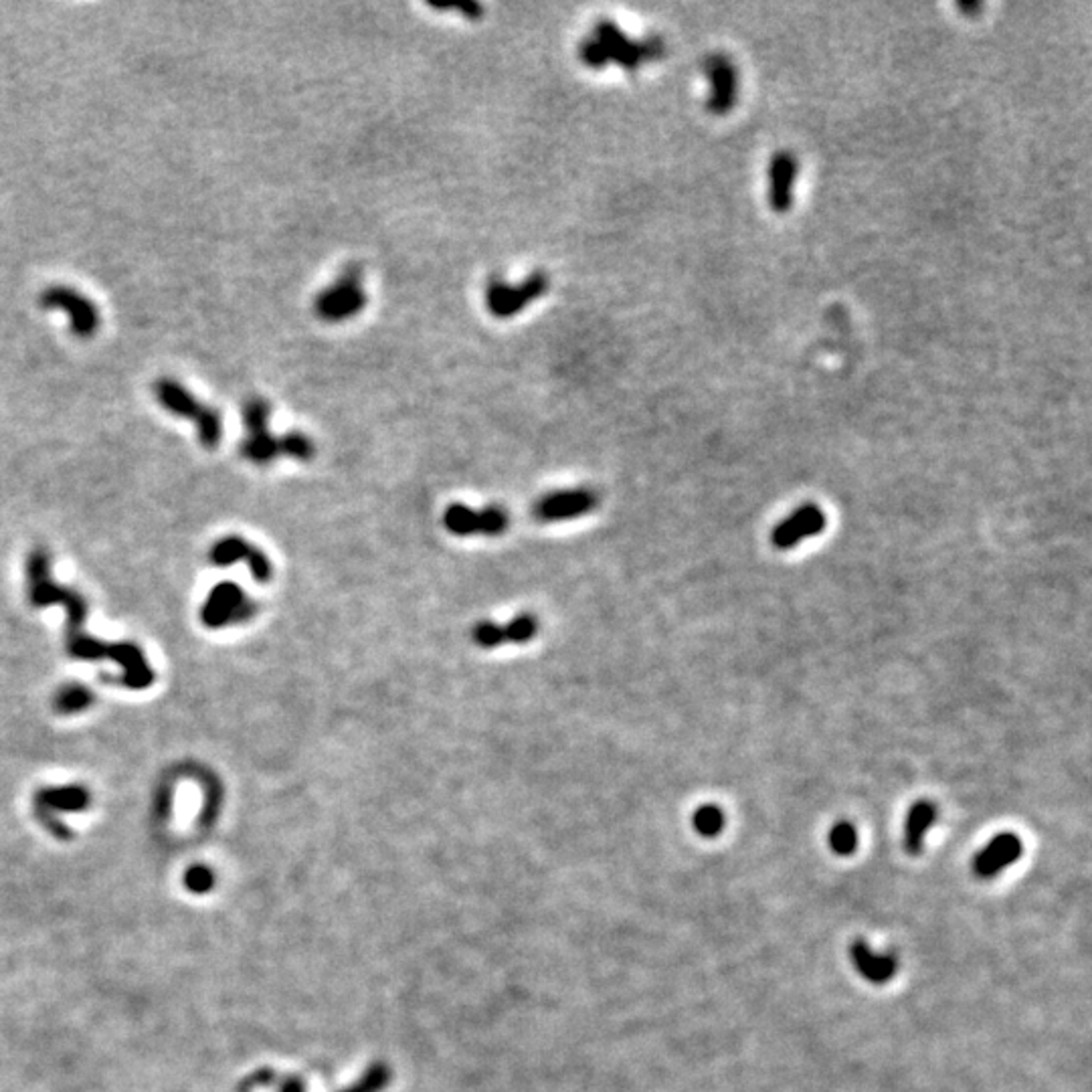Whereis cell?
Wrapping results in <instances>:
<instances>
[{"label": "cell", "instance_id": "obj_1", "mask_svg": "<svg viewBox=\"0 0 1092 1092\" xmlns=\"http://www.w3.org/2000/svg\"><path fill=\"white\" fill-rule=\"evenodd\" d=\"M27 589L32 607L63 605L67 609V654L76 660H105L110 658L124 667L120 684L130 690H144L154 682V672L148 665L143 650L134 644H103L87 633L84 623L87 619L86 599L67 587L51 581V558L45 548H34L27 558Z\"/></svg>", "mask_w": 1092, "mask_h": 1092}, {"label": "cell", "instance_id": "obj_2", "mask_svg": "<svg viewBox=\"0 0 1092 1092\" xmlns=\"http://www.w3.org/2000/svg\"><path fill=\"white\" fill-rule=\"evenodd\" d=\"M663 53V45L660 39H648L636 43L627 39L621 29L609 21H599L591 34L581 41L579 45V59L589 69H603L607 63L615 61L623 69H638L644 61L658 59Z\"/></svg>", "mask_w": 1092, "mask_h": 1092}, {"label": "cell", "instance_id": "obj_3", "mask_svg": "<svg viewBox=\"0 0 1092 1092\" xmlns=\"http://www.w3.org/2000/svg\"><path fill=\"white\" fill-rule=\"evenodd\" d=\"M154 395L158 403L172 415L193 419L197 426L199 441L206 449H215L223 437V417L217 409L201 403L189 389L168 376H162L154 382Z\"/></svg>", "mask_w": 1092, "mask_h": 1092}, {"label": "cell", "instance_id": "obj_4", "mask_svg": "<svg viewBox=\"0 0 1092 1092\" xmlns=\"http://www.w3.org/2000/svg\"><path fill=\"white\" fill-rule=\"evenodd\" d=\"M369 298L363 288V269L359 265H346L334 284L324 288L314 300V312L320 320L338 324L359 316Z\"/></svg>", "mask_w": 1092, "mask_h": 1092}, {"label": "cell", "instance_id": "obj_5", "mask_svg": "<svg viewBox=\"0 0 1092 1092\" xmlns=\"http://www.w3.org/2000/svg\"><path fill=\"white\" fill-rule=\"evenodd\" d=\"M550 279L545 271H535L528 275L522 284L512 286L500 275L489 277L486 286V306L494 318L508 320L526 310L533 302L548 292Z\"/></svg>", "mask_w": 1092, "mask_h": 1092}, {"label": "cell", "instance_id": "obj_6", "mask_svg": "<svg viewBox=\"0 0 1092 1092\" xmlns=\"http://www.w3.org/2000/svg\"><path fill=\"white\" fill-rule=\"evenodd\" d=\"M269 415L271 405L261 397H252L243 405V423L248 435L241 443V453L245 460L258 466L271 464L275 457L281 455L279 437L269 431Z\"/></svg>", "mask_w": 1092, "mask_h": 1092}, {"label": "cell", "instance_id": "obj_7", "mask_svg": "<svg viewBox=\"0 0 1092 1092\" xmlns=\"http://www.w3.org/2000/svg\"><path fill=\"white\" fill-rule=\"evenodd\" d=\"M39 304L45 310H59L67 316L69 330L78 338H91L99 330L101 318L97 306L69 286H49L41 292Z\"/></svg>", "mask_w": 1092, "mask_h": 1092}, {"label": "cell", "instance_id": "obj_8", "mask_svg": "<svg viewBox=\"0 0 1092 1092\" xmlns=\"http://www.w3.org/2000/svg\"><path fill=\"white\" fill-rule=\"evenodd\" d=\"M256 611L258 605L248 595H245V591L239 585L231 581H223L208 593L206 602L201 609V619L206 627L219 629V627L250 621L256 615Z\"/></svg>", "mask_w": 1092, "mask_h": 1092}, {"label": "cell", "instance_id": "obj_9", "mask_svg": "<svg viewBox=\"0 0 1092 1092\" xmlns=\"http://www.w3.org/2000/svg\"><path fill=\"white\" fill-rule=\"evenodd\" d=\"M91 803V795L84 785H61V787H43L34 793L32 807L37 820L57 837H69L72 833L57 820V814L65 812H84Z\"/></svg>", "mask_w": 1092, "mask_h": 1092}, {"label": "cell", "instance_id": "obj_10", "mask_svg": "<svg viewBox=\"0 0 1092 1092\" xmlns=\"http://www.w3.org/2000/svg\"><path fill=\"white\" fill-rule=\"evenodd\" d=\"M508 514L500 506L474 510L466 504H451L443 514V524L455 537H500L508 528Z\"/></svg>", "mask_w": 1092, "mask_h": 1092}, {"label": "cell", "instance_id": "obj_11", "mask_svg": "<svg viewBox=\"0 0 1092 1092\" xmlns=\"http://www.w3.org/2000/svg\"><path fill=\"white\" fill-rule=\"evenodd\" d=\"M599 504V496L589 488H573V489H556L550 494L543 496L533 512L535 518L541 522H565L579 516L589 514Z\"/></svg>", "mask_w": 1092, "mask_h": 1092}, {"label": "cell", "instance_id": "obj_12", "mask_svg": "<svg viewBox=\"0 0 1092 1092\" xmlns=\"http://www.w3.org/2000/svg\"><path fill=\"white\" fill-rule=\"evenodd\" d=\"M208 556L215 567H229L239 560H245L258 583H269L273 577V565L269 556L241 537H227L217 541L213 548H210Z\"/></svg>", "mask_w": 1092, "mask_h": 1092}, {"label": "cell", "instance_id": "obj_13", "mask_svg": "<svg viewBox=\"0 0 1092 1092\" xmlns=\"http://www.w3.org/2000/svg\"><path fill=\"white\" fill-rule=\"evenodd\" d=\"M537 631H539L537 617L531 615V613H520L518 617H514L512 621H508L504 625L494 623V621H480L472 629V638L480 648L491 650V648H498L506 642H510V644L531 642L537 636Z\"/></svg>", "mask_w": 1092, "mask_h": 1092}, {"label": "cell", "instance_id": "obj_14", "mask_svg": "<svg viewBox=\"0 0 1092 1092\" xmlns=\"http://www.w3.org/2000/svg\"><path fill=\"white\" fill-rule=\"evenodd\" d=\"M826 528V514L822 508L807 504L795 510L773 531V545L785 550L807 539L818 537Z\"/></svg>", "mask_w": 1092, "mask_h": 1092}, {"label": "cell", "instance_id": "obj_15", "mask_svg": "<svg viewBox=\"0 0 1092 1092\" xmlns=\"http://www.w3.org/2000/svg\"><path fill=\"white\" fill-rule=\"evenodd\" d=\"M1021 856V839L1015 833L996 835L977 856L973 858V872L979 878H994L1004 868L1017 862Z\"/></svg>", "mask_w": 1092, "mask_h": 1092}, {"label": "cell", "instance_id": "obj_16", "mask_svg": "<svg viewBox=\"0 0 1092 1092\" xmlns=\"http://www.w3.org/2000/svg\"><path fill=\"white\" fill-rule=\"evenodd\" d=\"M850 957L860 975L872 983H887L896 975V959L892 955H878L870 945L856 939L850 945Z\"/></svg>", "mask_w": 1092, "mask_h": 1092}, {"label": "cell", "instance_id": "obj_17", "mask_svg": "<svg viewBox=\"0 0 1092 1092\" xmlns=\"http://www.w3.org/2000/svg\"><path fill=\"white\" fill-rule=\"evenodd\" d=\"M937 820V805L933 801L921 799L910 807L906 826H904V848L910 856H917L923 850L925 833Z\"/></svg>", "mask_w": 1092, "mask_h": 1092}, {"label": "cell", "instance_id": "obj_18", "mask_svg": "<svg viewBox=\"0 0 1092 1092\" xmlns=\"http://www.w3.org/2000/svg\"><path fill=\"white\" fill-rule=\"evenodd\" d=\"M93 700H95L93 692L87 686L74 682V684H65L63 688H59L55 692L53 709H55V713L65 715V717L67 715H80V713H84L91 707Z\"/></svg>", "mask_w": 1092, "mask_h": 1092}, {"label": "cell", "instance_id": "obj_19", "mask_svg": "<svg viewBox=\"0 0 1092 1092\" xmlns=\"http://www.w3.org/2000/svg\"><path fill=\"white\" fill-rule=\"evenodd\" d=\"M279 449H281V455L292 457V460H298V462H308V460H312L314 453H316L314 441L302 431H290L286 435H281L279 437Z\"/></svg>", "mask_w": 1092, "mask_h": 1092}, {"label": "cell", "instance_id": "obj_20", "mask_svg": "<svg viewBox=\"0 0 1092 1092\" xmlns=\"http://www.w3.org/2000/svg\"><path fill=\"white\" fill-rule=\"evenodd\" d=\"M694 830L704 837H715L724 830V814L717 805H702L694 814Z\"/></svg>", "mask_w": 1092, "mask_h": 1092}, {"label": "cell", "instance_id": "obj_21", "mask_svg": "<svg viewBox=\"0 0 1092 1092\" xmlns=\"http://www.w3.org/2000/svg\"><path fill=\"white\" fill-rule=\"evenodd\" d=\"M830 848L837 856H850L858 848V832L850 822H837L828 835Z\"/></svg>", "mask_w": 1092, "mask_h": 1092}, {"label": "cell", "instance_id": "obj_22", "mask_svg": "<svg viewBox=\"0 0 1092 1092\" xmlns=\"http://www.w3.org/2000/svg\"><path fill=\"white\" fill-rule=\"evenodd\" d=\"M389 1082H391L389 1066L376 1063L367 1070V1074L355 1086H350L342 1092H382Z\"/></svg>", "mask_w": 1092, "mask_h": 1092}, {"label": "cell", "instance_id": "obj_23", "mask_svg": "<svg viewBox=\"0 0 1092 1092\" xmlns=\"http://www.w3.org/2000/svg\"><path fill=\"white\" fill-rule=\"evenodd\" d=\"M183 883H185V887L189 889V892H193V894H206V892L213 891V887H215V874H213V870H210L208 866L195 864V866H191V868L185 872Z\"/></svg>", "mask_w": 1092, "mask_h": 1092}, {"label": "cell", "instance_id": "obj_24", "mask_svg": "<svg viewBox=\"0 0 1092 1092\" xmlns=\"http://www.w3.org/2000/svg\"><path fill=\"white\" fill-rule=\"evenodd\" d=\"M431 7L437 11H460L466 19H474V21H478L484 13V7L480 3H470V0H466V3H443V5L431 3Z\"/></svg>", "mask_w": 1092, "mask_h": 1092}, {"label": "cell", "instance_id": "obj_25", "mask_svg": "<svg viewBox=\"0 0 1092 1092\" xmlns=\"http://www.w3.org/2000/svg\"><path fill=\"white\" fill-rule=\"evenodd\" d=\"M281 1092H304V1082L298 1078H288L281 1086Z\"/></svg>", "mask_w": 1092, "mask_h": 1092}]
</instances>
